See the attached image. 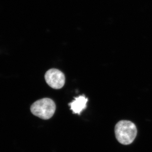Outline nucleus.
<instances>
[{"instance_id":"f257e3e1","label":"nucleus","mask_w":152,"mask_h":152,"mask_svg":"<svg viewBox=\"0 0 152 152\" xmlns=\"http://www.w3.org/2000/svg\"><path fill=\"white\" fill-rule=\"evenodd\" d=\"M115 131L118 141L124 145L132 143L137 133L135 125L128 121L118 122L115 126Z\"/></svg>"},{"instance_id":"f03ea898","label":"nucleus","mask_w":152,"mask_h":152,"mask_svg":"<svg viewBox=\"0 0 152 152\" xmlns=\"http://www.w3.org/2000/svg\"><path fill=\"white\" fill-rule=\"evenodd\" d=\"M54 102L49 98H44L36 101L31 107L33 115L44 120L51 118L56 111Z\"/></svg>"},{"instance_id":"7ed1b4c3","label":"nucleus","mask_w":152,"mask_h":152,"mask_svg":"<svg viewBox=\"0 0 152 152\" xmlns=\"http://www.w3.org/2000/svg\"><path fill=\"white\" fill-rule=\"evenodd\" d=\"M45 79L48 85L53 88H61L65 83V77L62 72L55 69L47 71L45 75Z\"/></svg>"},{"instance_id":"20e7f679","label":"nucleus","mask_w":152,"mask_h":152,"mask_svg":"<svg viewBox=\"0 0 152 152\" xmlns=\"http://www.w3.org/2000/svg\"><path fill=\"white\" fill-rule=\"evenodd\" d=\"M88 99L84 95L80 96L75 98V100L69 104L71 107V109L74 113L80 115L84 110L86 107V104Z\"/></svg>"}]
</instances>
